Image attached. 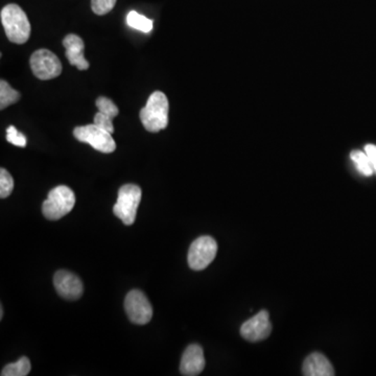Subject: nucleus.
Wrapping results in <instances>:
<instances>
[{
  "instance_id": "f257e3e1",
  "label": "nucleus",
  "mask_w": 376,
  "mask_h": 376,
  "mask_svg": "<svg viewBox=\"0 0 376 376\" xmlns=\"http://www.w3.org/2000/svg\"><path fill=\"white\" fill-rule=\"evenodd\" d=\"M6 37L13 43L25 44L31 36V23L25 11L17 4H8L0 13Z\"/></svg>"
},
{
  "instance_id": "f03ea898",
  "label": "nucleus",
  "mask_w": 376,
  "mask_h": 376,
  "mask_svg": "<svg viewBox=\"0 0 376 376\" xmlns=\"http://www.w3.org/2000/svg\"><path fill=\"white\" fill-rule=\"evenodd\" d=\"M170 105L166 94L155 91L151 94L145 108L140 111V121L147 131L157 133L168 125Z\"/></svg>"
},
{
  "instance_id": "7ed1b4c3",
  "label": "nucleus",
  "mask_w": 376,
  "mask_h": 376,
  "mask_svg": "<svg viewBox=\"0 0 376 376\" xmlns=\"http://www.w3.org/2000/svg\"><path fill=\"white\" fill-rule=\"evenodd\" d=\"M76 196L69 187L60 185L49 192L42 205V213L49 221H58L74 209Z\"/></svg>"
},
{
  "instance_id": "20e7f679",
  "label": "nucleus",
  "mask_w": 376,
  "mask_h": 376,
  "mask_svg": "<svg viewBox=\"0 0 376 376\" xmlns=\"http://www.w3.org/2000/svg\"><path fill=\"white\" fill-rule=\"evenodd\" d=\"M141 189L135 184H126L119 188V198L113 207V213L125 225H133L141 201Z\"/></svg>"
},
{
  "instance_id": "39448f33",
  "label": "nucleus",
  "mask_w": 376,
  "mask_h": 376,
  "mask_svg": "<svg viewBox=\"0 0 376 376\" xmlns=\"http://www.w3.org/2000/svg\"><path fill=\"white\" fill-rule=\"evenodd\" d=\"M217 243L211 236H201L190 246L188 264L194 271L206 269L217 256Z\"/></svg>"
},
{
  "instance_id": "423d86ee",
  "label": "nucleus",
  "mask_w": 376,
  "mask_h": 376,
  "mask_svg": "<svg viewBox=\"0 0 376 376\" xmlns=\"http://www.w3.org/2000/svg\"><path fill=\"white\" fill-rule=\"evenodd\" d=\"M74 135L81 142L88 143L96 151L102 152V153L110 154L116 149V143L113 140L112 134L100 129L94 123L76 127L74 129Z\"/></svg>"
},
{
  "instance_id": "0eeeda50",
  "label": "nucleus",
  "mask_w": 376,
  "mask_h": 376,
  "mask_svg": "<svg viewBox=\"0 0 376 376\" xmlns=\"http://www.w3.org/2000/svg\"><path fill=\"white\" fill-rule=\"evenodd\" d=\"M31 68L36 78L42 81L53 80L62 74L59 58L48 49H39L32 55Z\"/></svg>"
},
{
  "instance_id": "6e6552de",
  "label": "nucleus",
  "mask_w": 376,
  "mask_h": 376,
  "mask_svg": "<svg viewBox=\"0 0 376 376\" xmlns=\"http://www.w3.org/2000/svg\"><path fill=\"white\" fill-rule=\"evenodd\" d=\"M125 309L130 321L138 325L149 323L153 317L151 302L141 290H133L128 293L125 300Z\"/></svg>"
},
{
  "instance_id": "1a4fd4ad",
  "label": "nucleus",
  "mask_w": 376,
  "mask_h": 376,
  "mask_svg": "<svg viewBox=\"0 0 376 376\" xmlns=\"http://www.w3.org/2000/svg\"><path fill=\"white\" fill-rule=\"evenodd\" d=\"M272 331L270 315L267 311H260L251 319L241 325V335L249 342H260L266 340Z\"/></svg>"
},
{
  "instance_id": "9d476101",
  "label": "nucleus",
  "mask_w": 376,
  "mask_h": 376,
  "mask_svg": "<svg viewBox=\"0 0 376 376\" xmlns=\"http://www.w3.org/2000/svg\"><path fill=\"white\" fill-rule=\"evenodd\" d=\"M53 286L62 298L76 300L81 298L84 290L82 281L74 273L68 271H58L53 276Z\"/></svg>"
},
{
  "instance_id": "9b49d317",
  "label": "nucleus",
  "mask_w": 376,
  "mask_h": 376,
  "mask_svg": "<svg viewBox=\"0 0 376 376\" xmlns=\"http://www.w3.org/2000/svg\"><path fill=\"white\" fill-rule=\"evenodd\" d=\"M205 368L204 352L202 347L192 344L188 346L182 356L180 372L182 375L196 376L200 375Z\"/></svg>"
},
{
  "instance_id": "f8f14e48",
  "label": "nucleus",
  "mask_w": 376,
  "mask_h": 376,
  "mask_svg": "<svg viewBox=\"0 0 376 376\" xmlns=\"http://www.w3.org/2000/svg\"><path fill=\"white\" fill-rule=\"evenodd\" d=\"M63 46L65 47L66 58L70 65L76 66L80 70L88 69L89 63L84 55L85 46L82 38L70 34L64 38Z\"/></svg>"
},
{
  "instance_id": "ddd939ff",
  "label": "nucleus",
  "mask_w": 376,
  "mask_h": 376,
  "mask_svg": "<svg viewBox=\"0 0 376 376\" xmlns=\"http://www.w3.org/2000/svg\"><path fill=\"white\" fill-rule=\"evenodd\" d=\"M303 375L307 376H333L335 369L324 354L314 352L303 363Z\"/></svg>"
},
{
  "instance_id": "4468645a",
  "label": "nucleus",
  "mask_w": 376,
  "mask_h": 376,
  "mask_svg": "<svg viewBox=\"0 0 376 376\" xmlns=\"http://www.w3.org/2000/svg\"><path fill=\"white\" fill-rule=\"evenodd\" d=\"M350 158L354 161V166L358 168L361 174L366 177L372 176L375 174L372 163L369 160L368 156L365 152L354 151L350 154Z\"/></svg>"
},
{
  "instance_id": "2eb2a0df",
  "label": "nucleus",
  "mask_w": 376,
  "mask_h": 376,
  "mask_svg": "<svg viewBox=\"0 0 376 376\" xmlns=\"http://www.w3.org/2000/svg\"><path fill=\"white\" fill-rule=\"evenodd\" d=\"M20 98V93L13 89L8 82L4 80L0 81V109L1 110L18 102Z\"/></svg>"
},
{
  "instance_id": "dca6fc26",
  "label": "nucleus",
  "mask_w": 376,
  "mask_h": 376,
  "mask_svg": "<svg viewBox=\"0 0 376 376\" xmlns=\"http://www.w3.org/2000/svg\"><path fill=\"white\" fill-rule=\"evenodd\" d=\"M31 362L29 358H21L20 360L17 361L16 363H12V364L6 365L4 369H2V376H25L31 372Z\"/></svg>"
},
{
  "instance_id": "f3484780",
  "label": "nucleus",
  "mask_w": 376,
  "mask_h": 376,
  "mask_svg": "<svg viewBox=\"0 0 376 376\" xmlns=\"http://www.w3.org/2000/svg\"><path fill=\"white\" fill-rule=\"evenodd\" d=\"M127 22L130 27L138 29L142 33L147 34L153 29V21L143 16V15L138 14L135 11H132L128 14Z\"/></svg>"
},
{
  "instance_id": "a211bd4d",
  "label": "nucleus",
  "mask_w": 376,
  "mask_h": 376,
  "mask_svg": "<svg viewBox=\"0 0 376 376\" xmlns=\"http://www.w3.org/2000/svg\"><path fill=\"white\" fill-rule=\"evenodd\" d=\"M95 105L100 112L108 115L111 119H114V117H116L117 115H119V108H117L116 105H115L110 98L100 96V98H98V100H96Z\"/></svg>"
},
{
  "instance_id": "6ab92c4d",
  "label": "nucleus",
  "mask_w": 376,
  "mask_h": 376,
  "mask_svg": "<svg viewBox=\"0 0 376 376\" xmlns=\"http://www.w3.org/2000/svg\"><path fill=\"white\" fill-rule=\"evenodd\" d=\"M14 189V180L8 170H0V198L6 199L12 194Z\"/></svg>"
},
{
  "instance_id": "aec40b11",
  "label": "nucleus",
  "mask_w": 376,
  "mask_h": 376,
  "mask_svg": "<svg viewBox=\"0 0 376 376\" xmlns=\"http://www.w3.org/2000/svg\"><path fill=\"white\" fill-rule=\"evenodd\" d=\"M115 4L116 0H91V8L94 14L102 16L112 11Z\"/></svg>"
},
{
  "instance_id": "412c9836",
  "label": "nucleus",
  "mask_w": 376,
  "mask_h": 376,
  "mask_svg": "<svg viewBox=\"0 0 376 376\" xmlns=\"http://www.w3.org/2000/svg\"><path fill=\"white\" fill-rule=\"evenodd\" d=\"M6 140L12 143V145H16V147H27V137L22 133H20V132L17 131L14 126H11L6 130Z\"/></svg>"
},
{
  "instance_id": "4be33fe9",
  "label": "nucleus",
  "mask_w": 376,
  "mask_h": 376,
  "mask_svg": "<svg viewBox=\"0 0 376 376\" xmlns=\"http://www.w3.org/2000/svg\"><path fill=\"white\" fill-rule=\"evenodd\" d=\"M112 119L109 117L108 115L104 114V113L98 111L95 115H94V125L100 127V129L105 130V131L109 132V133H114V126H113Z\"/></svg>"
},
{
  "instance_id": "5701e85b",
  "label": "nucleus",
  "mask_w": 376,
  "mask_h": 376,
  "mask_svg": "<svg viewBox=\"0 0 376 376\" xmlns=\"http://www.w3.org/2000/svg\"><path fill=\"white\" fill-rule=\"evenodd\" d=\"M365 153L368 156L369 160L372 163L373 170L376 174V145H367L364 149Z\"/></svg>"
},
{
  "instance_id": "b1692460",
  "label": "nucleus",
  "mask_w": 376,
  "mask_h": 376,
  "mask_svg": "<svg viewBox=\"0 0 376 376\" xmlns=\"http://www.w3.org/2000/svg\"><path fill=\"white\" fill-rule=\"evenodd\" d=\"M0 313H1V315H0V318H1L2 319V316H4V309H2V307H1V311H0Z\"/></svg>"
}]
</instances>
